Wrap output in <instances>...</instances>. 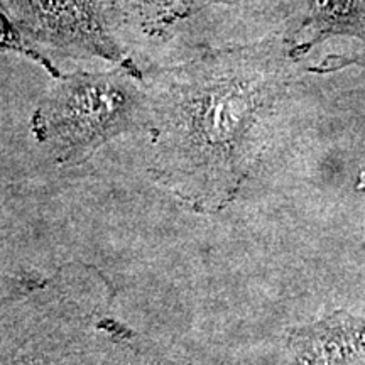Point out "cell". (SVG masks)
Returning a JSON list of instances; mask_svg holds the SVG:
<instances>
[{
	"label": "cell",
	"mask_w": 365,
	"mask_h": 365,
	"mask_svg": "<svg viewBox=\"0 0 365 365\" xmlns=\"http://www.w3.org/2000/svg\"><path fill=\"white\" fill-rule=\"evenodd\" d=\"M108 24L145 38L166 39L178 27L227 0H100Z\"/></svg>",
	"instance_id": "cell-5"
},
{
	"label": "cell",
	"mask_w": 365,
	"mask_h": 365,
	"mask_svg": "<svg viewBox=\"0 0 365 365\" xmlns=\"http://www.w3.org/2000/svg\"><path fill=\"white\" fill-rule=\"evenodd\" d=\"M49 274L36 257L26 225L0 195V307L38 286Z\"/></svg>",
	"instance_id": "cell-6"
},
{
	"label": "cell",
	"mask_w": 365,
	"mask_h": 365,
	"mask_svg": "<svg viewBox=\"0 0 365 365\" xmlns=\"http://www.w3.org/2000/svg\"><path fill=\"white\" fill-rule=\"evenodd\" d=\"M0 53H17L21 56L33 59L44 68L53 78H59L63 75L54 65V61L48 56L46 49L36 43L29 31L22 26L19 17L12 12L7 0H0Z\"/></svg>",
	"instance_id": "cell-9"
},
{
	"label": "cell",
	"mask_w": 365,
	"mask_h": 365,
	"mask_svg": "<svg viewBox=\"0 0 365 365\" xmlns=\"http://www.w3.org/2000/svg\"><path fill=\"white\" fill-rule=\"evenodd\" d=\"M228 7L242 14L255 39H291L303 24L312 0H227Z\"/></svg>",
	"instance_id": "cell-8"
},
{
	"label": "cell",
	"mask_w": 365,
	"mask_h": 365,
	"mask_svg": "<svg viewBox=\"0 0 365 365\" xmlns=\"http://www.w3.org/2000/svg\"><path fill=\"white\" fill-rule=\"evenodd\" d=\"M31 129L56 164H80L118 135L149 130L143 70L76 71L54 78Z\"/></svg>",
	"instance_id": "cell-2"
},
{
	"label": "cell",
	"mask_w": 365,
	"mask_h": 365,
	"mask_svg": "<svg viewBox=\"0 0 365 365\" xmlns=\"http://www.w3.org/2000/svg\"><path fill=\"white\" fill-rule=\"evenodd\" d=\"M36 43L73 56H91L137 68L117 43L100 0H7Z\"/></svg>",
	"instance_id": "cell-3"
},
{
	"label": "cell",
	"mask_w": 365,
	"mask_h": 365,
	"mask_svg": "<svg viewBox=\"0 0 365 365\" xmlns=\"http://www.w3.org/2000/svg\"><path fill=\"white\" fill-rule=\"evenodd\" d=\"M298 78L286 38L203 49L143 71L154 181L196 213L222 212L261 163Z\"/></svg>",
	"instance_id": "cell-1"
},
{
	"label": "cell",
	"mask_w": 365,
	"mask_h": 365,
	"mask_svg": "<svg viewBox=\"0 0 365 365\" xmlns=\"http://www.w3.org/2000/svg\"><path fill=\"white\" fill-rule=\"evenodd\" d=\"M330 34H349L365 41L362 0H312L303 24L289 39L291 53L308 51L313 43Z\"/></svg>",
	"instance_id": "cell-7"
},
{
	"label": "cell",
	"mask_w": 365,
	"mask_h": 365,
	"mask_svg": "<svg viewBox=\"0 0 365 365\" xmlns=\"http://www.w3.org/2000/svg\"><path fill=\"white\" fill-rule=\"evenodd\" d=\"M287 339L303 364H336L365 354V317L336 309L309 325L293 328Z\"/></svg>",
	"instance_id": "cell-4"
}]
</instances>
